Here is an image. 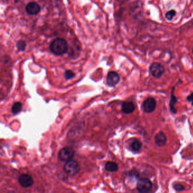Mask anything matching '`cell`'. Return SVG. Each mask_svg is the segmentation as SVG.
<instances>
[{
	"instance_id": "cell-8",
	"label": "cell",
	"mask_w": 193,
	"mask_h": 193,
	"mask_svg": "<svg viewBox=\"0 0 193 193\" xmlns=\"http://www.w3.org/2000/svg\"><path fill=\"white\" fill-rule=\"evenodd\" d=\"M120 77L115 71H110L107 75L106 82L109 86L114 87L120 82Z\"/></svg>"
},
{
	"instance_id": "cell-16",
	"label": "cell",
	"mask_w": 193,
	"mask_h": 193,
	"mask_svg": "<svg viewBox=\"0 0 193 193\" xmlns=\"http://www.w3.org/2000/svg\"><path fill=\"white\" fill-rule=\"evenodd\" d=\"M18 50L20 52H23L26 48V43L23 40H19L16 44Z\"/></svg>"
},
{
	"instance_id": "cell-10",
	"label": "cell",
	"mask_w": 193,
	"mask_h": 193,
	"mask_svg": "<svg viewBox=\"0 0 193 193\" xmlns=\"http://www.w3.org/2000/svg\"><path fill=\"white\" fill-rule=\"evenodd\" d=\"M167 139L165 134L163 132H159L155 137V142L157 146L163 147L165 146L166 143Z\"/></svg>"
},
{
	"instance_id": "cell-6",
	"label": "cell",
	"mask_w": 193,
	"mask_h": 193,
	"mask_svg": "<svg viewBox=\"0 0 193 193\" xmlns=\"http://www.w3.org/2000/svg\"><path fill=\"white\" fill-rule=\"evenodd\" d=\"M156 106V102L152 98H148L143 102V110L147 113H151L154 112Z\"/></svg>"
},
{
	"instance_id": "cell-2",
	"label": "cell",
	"mask_w": 193,
	"mask_h": 193,
	"mask_svg": "<svg viewBox=\"0 0 193 193\" xmlns=\"http://www.w3.org/2000/svg\"><path fill=\"white\" fill-rule=\"evenodd\" d=\"M63 170L68 175L75 176V174L79 173L80 166L78 162L71 159L65 163L63 166Z\"/></svg>"
},
{
	"instance_id": "cell-3",
	"label": "cell",
	"mask_w": 193,
	"mask_h": 193,
	"mask_svg": "<svg viewBox=\"0 0 193 193\" xmlns=\"http://www.w3.org/2000/svg\"><path fill=\"white\" fill-rule=\"evenodd\" d=\"M150 74L155 78H160L165 73V68L161 63H154L149 67Z\"/></svg>"
},
{
	"instance_id": "cell-18",
	"label": "cell",
	"mask_w": 193,
	"mask_h": 193,
	"mask_svg": "<svg viewBox=\"0 0 193 193\" xmlns=\"http://www.w3.org/2000/svg\"><path fill=\"white\" fill-rule=\"evenodd\" d=\"M74 77H75V73L71 70H68L65 71V77L67 80L72 79Z\"/></svg>"
},
{
	"instance_id": "cell-20",
	"label": "cell",
	"mask_w": 193,
	"mask_h": 193,
	"mask_svg": "<svg viewBox=\"0 0 193 193\" xmlns=\"http://www.w3.org/2000/svg\"><path fill=\"white\" fill-rule=\"evenodd\" d=\"M187 100L188 102H191V105H193V92L187 97Z\"/></svg>"
},
{
	"instance_id": "cell-17",
	"label": "cell",
	"mask_w": 193,
	"mask_h": 193,
	"mask_svg": "<svg viewBox=\"0 0 193 193\" xmlns=\"http://www.w3.org/2000/svg\"><path fill=\"white\" fill-rule=\"evenodd\" d=\"M176 11L175 10H171L170 11H168L167 13H166V15H165V18L166 20L168 21H171L173 20L174 16H176Z\"/></svg>"
},
{
	"instance_id": "cell-9",
	"label": "cell",
	"mask_w": 193,
	"mask_h": 193,
	"mask_svg": "<svg viewBox=\"0 0 193 193\" xmlns=\"http://www.w3.org/2000/svg\"><path fill=\"white\" fill-rule=\"evenodd\" d=\"M41 8L39 5L35 2H31L26 5V10L29 15L36 16L40 12Z\"/></svg>"
},
{
	"instance_id": "cell-19",
	"label": "cell",
	"mask_w": 193,
	"mask_h": 193,
	"mask_svg": "<svg viewBox=\"0 0 193 193\" xmlns=\"http://www.w3.org/2000/svg\"><path fill=\"white\" fill-rule=\"evenodd\" d=\"M174 189L176 191H182L185 190V187L184 186L180 184H176L173 185Z\"/></svg>"
},
{
	"instance_id": "cell-5",
	"label": "cell",
	"mask_w": 193,
	"mask_h": 193,
	"mask_svg": "<svg viewBox=\"0 0 193 193\" xmlns=\"http://www.w3.org/2000/svg\"><path fill=\"white\" fill-rule=\"evenodd\" d=\"M74 155L73 149L70 147H65L59 151V159L61 162H67L71 160Z\"/></svg>"
},
{
	"instance_id": "cell-7",
	"label": "cell",
	"mask_w": 193,
	"mask_h": 193,
	"mask_svg": "<svg viewBox=\"0 0 193 193\" xmlns=\"http://www.w3.org/2000/svg\"><path fill=\"white\" fill-rule=\"evenodd\" d=\"M18 182L20 185L24 188H27L34 184V180L31 176L27 174H23L20 176Z\"/></svg>"
},
{
	"instance_id": "cell-1",
	"label": "cell",
	"mask_w": 193,
	"mask_h": 193,
	"mask_svg": "<svg viewBox=\"0 0 193 193\" xmlns=\"http://www.w3.org/2000/svg\"><path fill=\"white\" fill-rule=\"evenodd\" d=\"M49 48L52 53L55 55H63L68 51V43L64 39L57 38L52 42Z\"/></svg>"
},
{
	"instance_id": "cell-21",
	"label": "cell",
	"mask_w": 193,
	"mask_h": 193,
	"mask_svg": "<svg viewBox=\"0 0 193 193\" xmlns=\"http://www.w3.org/2000/svg\"><path fill=\"white\" fill-rule=\"evenodd\" d=\"M192 53H193V49H192Z\"/></svg>"
},
{
	"instance_id": "cell-13",
	"label": "cell",
	"mask_w": 193,
	"mask_h": 193,
	"mask_svg": "<svg viewBox=\"0 0 193 193\" xmlns=\"http://www.w3.org/2000/svg\"><path fill=\"white\" fill-rule=\"evenodd\" d=\"M105 169L108 172H117L118 170V166L116 163L108 162L105 165Z\"/></svg>"
},
{
	"instance_id": "cell-15",
	"label": "cell",
	"mask_w": 193,
	"mask_h": 193,
	"mask_svg": "<svg viewBox=\"0 0 193 193\" xmlns=\"http://www.w3.org/2000/svg\"><path fill=\"white\" fill-rule=\"evenodd\" d=\"M22 109V104L20 102H16L13 105L12 107V112L13 114L19 113Z\"/></svg>"
},
{
	"instance_id": "cell-14",
	"label": "cell",
	"mask_w": 193,
	"mask_h": 193,
	"mask_svg": "<svg viewBox=\"0 0 193 193\" xmlns=\"http://www.w3.org/2000/svg\"><path fill=\"white\" fill-rule=\"evenodd\" d=\"M142 142L138 139H134L130 145V147L134 152H139L142 148Z\"/></svg>"
},
{
	"instance_id": "cell-11",
	"label": "cell",
	"mask_w": 193,
	"mask_h": 193,
	"mask_svg": "<svg viewBox=\"0 0 193 193\" xmlns=\"http://www.w3.org/2000/svg\"><path fill=\"white\" fill-rule=\"evenodd\" d=\"M135 109L134 103L131 102H125L122 104V112L125 114L132 113Z\"/></svg>"
},
{
	"instance_id": "cell-12",
	"label": "cell",
	"mask_w": 193,
	"mask_h": 193,
	"mask_svg": "<svg viewBox=\"0 0 193 193\" xmlns=\"http://www.w3.org/2000/svg\"><path fill=\"white\" fill-rule=\"evenodd\" d=\"M174 87L172 90V94H171V98H170V112L176 114L177 113V110L174 107V105L176 104V102H177V98H176V97L175 96V95H174Z\"/></svg>"
},
{
	"instance_id": "cell-4",
	"label": "cell",
	"mask_w": 193,
	"mask_h": 193,
	"mask_svg": "<svg viewBox=\"0 0 193 193\" xmlns=\"http://www.w3.org/2000/svg\"><path fill=\"white\" fill-rule=\"evenodd\" d=\"M152 187V184L147 178L139 179L137 184V189L139 193H148L151 190Z\"/></svg>"
}]
</instances>
